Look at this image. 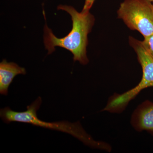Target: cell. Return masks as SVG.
Returning a JSON list of instances; mask_svg holds the SVG:
<instances>
[{
	"mask_svg": "<svg viewBox=\"0 0 153 153\" xmlns=\"http://www.w3.org/2000/svg\"><path fill=\"white\" fill-rule=\"evenodd\" d=\"M57 9L66 11L71 16L72 28L68 35L59 38L53 34L47 25L45 26L44 42L48 54L54 52L55 47H62L72 53L74 61H78L82 65H86L89 61L86 50L88 44V36L94 25V16L89 11L79 13L70 6L60 5Z\"/></svg>",
	"mask_w": 153,
	"mask_h": 153,
	"instance_id": "obj_1",
	"label": "cell"
},
{
	"mask_svg": "<svg viewBox=\"0 0 153 153\" xmlns=\"http://www.w3.org/2000/svg\"><path fill=\"white\" fill-rule=\"evenodd\" d=\"M41 103L42 99L39 97L27 107V110L25 111L17 112L9 107H6L1 109L0 117L2 120L7 124L17 122L63 132L71 135L91 148L108 152L111 151V146L106 143L94 140L84 130L79 122L74 123L65 121L48 122L41 120L37 116V112Z\"/></svg>",
	"mask_w": 153,
	"mask_h": 153,
	"instance_id": "obj_2",
	"label": "cell"
},
{
	"mask_svg": "<svg viewBox=\"0 0 153 153\" xmlns=\"http://www.w3.org/2000/svg\"><path fill=\"white\" fill-rule=\"evenodd\" d=\"M128 41L136 53L138 60L141 66L142 77L135 87L124 93L114 94L111 97L103 111L120 113L141 91L147 88L153 87V56L145 47L143 41L130 36Z\"/></svg>",
	"mask_w": 153,
	"mask_h": 153,
	"instance_id": "obj_3",
	"label": "cell"
},
{
	"mask_svg": "<svg viewBox=\"0 0 153 153\" xmlns=\"http://www.w3.org/2000/svg\"><path fill=\"white\" fill-rule=\"evenodd\" d=\"M119 19L144 38L153 34V4L149 0H124L117 10Z\"/></svg>",
	"mask_w": 153,
	"mask_h": 153,
	"instance_id": "obj_4",
	"label": "cell"
},
{
	"mask_svg": "<svg viewBox=\"0 0 153 153\" xmlns=\"http://www.w3.org/2000/svg\"><path fill=\"white\" fill-rule=\"evenodd\" d=\"M131 123L137 131H146L153 135V102L147 100L139 105L132 114Z\"/></svg>",
	"mask_w": 153,
	"mask_h": 153,
	"instance_id": "obj_5",
	"label": "cell"
},
{
	"mask_svg": "<svg viewBox=\"0 0 153 153\" xmlns=\"http://www.w3.org/2000/svg\"><path fill=\"white\" fill-rule=\"evenodd\" d=\"M26 71L16 63L7 62L4 59L0 63V94L7 95L10 85L18 74H25Z\"/></svg>",
	"mask_w": 153,
	"mask_h": 153,
	"instance_id": "obj_6",
	"label": "cell"
},
{
	"mask_svg": "<svg viewBox=\"0 0 153 153\" xmlns=\"http://www.w3.org/2000/svg\"><path fill=\"white\" fill-rule=\"evenodd\" d=\"M143 42L145 47L153 56V34L147 38H144Z\"/></svg>",
	"mask_w": 153,
	"mask_h": 153,
	"instance_id": "obj_7",
	"label": "cell"
},
{
	"mask_svg": "<svg viewBox=\"0 0 153 153\" xmlns=\"http://www.w3.org/2000/svg\"><path fill=\"white\" fill-rule=\"evenodd\" d=\"M95 1L96 0H85V4L82 11V12L89 11Z\"/></svg>",
	"mask_w": 153,
	"mask_h": 153,
	"instance_id": "obj_8",
	"label": "cell"
},
{
	"mask_svg": "<svg viewBox=\"0 0 153 153\" xmlns=\"http://www.w3.org/2000/svg\"><path fill=\"white\" fill-rule=\"evenodd\" d=\"M149 1H150L152 2H153V0H149Z\"/></svg>",
	"mask_w": 153,
	"mask_h": 153,
	"instance_id": "obj_9",
	"label": "cell"
}]
</instances>
